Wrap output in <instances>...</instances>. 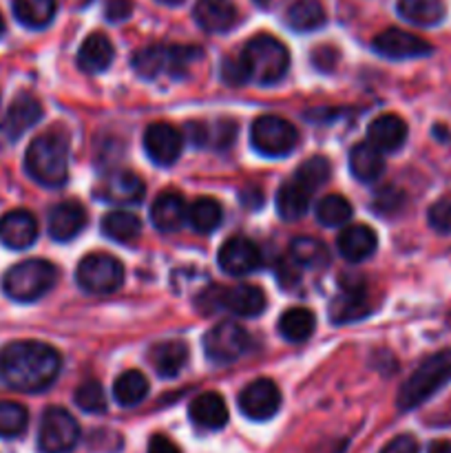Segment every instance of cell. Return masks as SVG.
<instances>
[{"label":"cell","mask_w":451,"mask_h":453,"mask_svg":"<svg viewBox=\"0 0 451 453\" xmlns=\"http://www.w3.org/2000/svg\"><path fill=\"white\" fill-rule=\"evenodd\" d=\"M314 327H317V317L308 308H290L279 319V332H281L283 339L292 341V343L310 339Z\"/></svg>","instance_id":"obj_34"},{"label":"cell","mask_w":451,"mask_h":453,"mask_svg":"<svg viewBox=\"0 0 451 453\" xmlns=\"http://www.w3.org/2000/svg\"><path fill=\"white\" fill-rule=\"evenodd\" d=\"M25 168L40 186L60 188L69 177V140L57 131L38 135L27 149Z\"/></svg>","instance_id":"obj_2"},{"label":"cell","mask_w":451,"mask_h":453,"mask_svg":"<svg viewBox=\"0 0 451 453\" xmlns=\"http://www.w3.org/2000/svg\"><path fill=\"white\" fill-rule=\"evenodd\" d=\"M57 0H13V16L29 29H44L56 16Z\"/></svg>","instance_id":"obj_32"},{"label":"cell","mask_w":451,"mask_h":453,"mask_svg":"<svg viewBox=\"0 0 451 453\" xmlns=\"http://www.w3.org/2000/svg\"><path fill=\"white\" fill-rule=\"evenodd\" d=\"M352 203L343 195H327L317 203V219L327 228H339L352 219Z\"/></svg>","instance_id":"obj_39"},{"label":"cell","mask_w":451,"mask_h":453,"mask_svg":"<svg viewBox=\"0 0 451 453\" xmlns=\"http://www.w3.org/2000/svg\"><path fill=\"white\" fill-rule=\"evenodd\" d=\"M75 405L87 411V414H104L106 396L102 385L93 379L80 383L78 389H75Z\"/></svg>","instance_id":"obj_42"},{"label":"cell","mask_w":451,"mask_h":453,"mask_svg":"<svg viewBox=\"0 0 451 453\" xmlns=\"http://www.w3.org/2000/svg\"><path fill=\"white\" fill-rule=\"evenodd\" d=\"M451 380V349H442V352L433 354V357L424 358L418 365V370L405 380V385L398 392V407L401 410H416L423 405L427 398L440 388H445Z\"/></svg>","instance_id":"obj_6"},{"label":"cell","mask_w":451,"mask_h":453,"mask_svg":"<svg viewBox=\"0 0 451 453\" xmlns=\"http://www.w3.org/2000/svg\"><path fill=\"white\" fill-rule=\"evenodd\" d=\"M250 142L252 149L256 153L265 155V157H283V155L292 153L296 149L299 133L286 118L261 115L252 122Z\"/></svg>","instance_id":"obj_9"},{"label":"cell","mask_w":451,"mask_h":453,"mask_svg":"<svg viewBox=\"0 0 451 453\" xmlns=\"http://www.w3.org/2000/svg\"><path fill=\"white\" fill-rule=\"evenodd\" d=\"M217 261H219V268L230 277H246L261 265V252L252 239L234 234L226 239L224 246L219 248Z\"/></svg>","instance_id":"obj_13"},{"label":"cell","mask_w":451,"mask_h":453,"mask_svg":"<svg viewBox=\"0 0 451 453\" xmlns=\"http://www.w3.org/2000/svg\"><path fill=\"white\" fill-rule=\"evenodd\" d=\"M29 425V414L20 403L0 401V438H18Z\"/></svg>","instance_id":"obj_40"},{"label":"cell","mask_w":451,"mask_h":453,"mask_svg":"<svg viewBox=\"0 0 451 453\" xmlns=\"http://www.w3.org/2000/svg\"><path fill=\"white\" fill-rule=\"evenodd\" d=\"M115 58L113 42L104 34L96 31L82 42L78 51V66L87 73H102L111 66Z\"/></svg>","instance_id":"obj_27"},{"label":"cell","mask_w":451,"mask_h":453,"mask_svg":"<svg viewBox=\"0 0 451 453\" xmlns=\"http://www.w3.org/2000/svg\"><path fill=\"white\" fill-rule=\"evenodd\" d=\"M427 219L436 233L451 234V195H445L429 208Z\"/></svg>","instance_id":"obj_44"},{"label":"cell","mask_w":451,"mask_h":453,"mask_svg":"<svg viewBox=\"0 0 451 453\" xmlns=\"http://www.w3.org/2000/svg\"><path fill=\"white\" fill-rule=\"evenodd\" d=\"M62 358L40 341H13L0 349V379L16 392H42L57 379Z\"/></svg>","instance_id":"obj_1"},{"label":"cell","mask_w":451,"mask_h":453,"mask_svg":"<svg viewBox=\"0 0 451 453\" xmlns=\"http://www.w3.org/2000/svg\"><path fill=\"white\" fill-rule=\"evenodd\" d=\"M149 394V379L140 370H128L118 376L113 385V396L119 405L133 407L141 403Z\"/></svg>","instance_id":"obj_37"},{"label":"cell","mask_w":451,"mask_h":453,"mask_svg":"<svg viewBox=\"0 0 451 453\" xmlns=\"http://www.w3.org/2000/svg\"><path fill=\"white\" fill-rule=\"evenodd\" d=\"M336 62H339V51L330 44H321L312 51V65L317 66L318 71H334Z\"/></svg>","instance_id":"obj_45"},{"label":"cell","mask_w":451,"mask_h":453,"mask_svg":"<svg viewBox=\"0 0 451 453\" xmlns=\"http://www.w3.org/2000/svg\"><path fill=\"white\" fill-rule=\"evenodd\" d=\"M80 442V425L62 407H49L38 429V449L42 453H69Z\"/></svg>","instance_id":"obj_10"},{"label":"cell","mask_w":451,"mask_h":453,"mask_svg":"<svg viewBox=\"0 0 451 453\" xmlns=\"http://www.w3.org/2000/svg\"><path fill=\"white\" fill-rule=\"evenodd\" d=\"M330 162H327L325 157H321V155H314V157L305 159V162L296 168L294 180L312 193V190H317L318 186H323L330 180Z\"/></svg>","instance_id":"obj_41"},{"label":"cell","mask_w":451,"mask_h":453,"mask_svg":"<svg viewBox=\"0 0 451 453\" xmlns=\"http://www.w3.org/2000/svg\"><path fill=\"white\" fill-rule=\"evenodd\" d=\"M150 363L159 376L172 379L188 363V348H186L184 341H162V343L150 348Z\"/></svg>","instance_id":"obj_28"},{"label":"cell","mask_w":451,"mask_h":453,"mask_svg":"<svg viewBox=\"0 0 451 453\" xmlns=\"http://www.w3.org/2000/svg\"><path fill=\"white\" fill-rule=\"evenodd\" d=\"M250 348V334L234 321H221L206 332L203 336V349L212 363H233L248 352Z\"/></svg>","instance_id":"obj_11"},{"label":"cell","mask_w":451,"mask_h":453,"mask_svg":"<svg viewBox=\"0 0 451 453\" xmlns=\"http://www.w3.org/2000/svg\"><path fill=\"white\" fill-rule=\"evenodd\" d=\"M131 13H133L131 0H109V3H106V18H109L111 22L126 20Z\"/></svg>","instance_id":"obj_46"},{"label":"cell","mask_w":451,"mask_h":453,"mask_svg":"<svg viewBox=\"0 0 451 453\" xmlns=\"http://www.w3.org/2000/svg\"><path fill=\"white\" fill-rule=\"evenodd\" d=\"M102 233L118 243H131L140 237L141 221L137 215L128 211H111L109 215L102 219Z\"/></svg>","instance_id":"obj_35"},{"label":"cell","mask_w":451,"mask_h":453,"mask_svg":"<svg viewBox=\"0 0 451 453\" xmlns=\"http://www.w3.org/2000/svg\"><path fill=\"white\" fill-rule=\"evenodd\" d=\"M56 281L57 268L51 261L27 259L4 273L3 292L18 303H31L47 295Z\"/></svg>","instance_id":"obj_5"},{"label":"cell","mask_w":451,"mask_h":453,"mask_svg":"<svg viewBox=\"0 0 451 453\" xmlns=\"http://www.w3.org/2000/svg\"><path fill=\"white\" fill-rule=\"evenodd\" d=\"M195 20L208 34H226L239 20V12L233 0H197Z\"/></svg>","instance_id":"obj_20"},{"label":"cell","mask_w":451,"mask_h":453,"mask_svg":"<svg viewBox=\"0 0 451 453\" xmlns=\"http://www.w3.org/2000/svg\"><path fill=\"white\" fill-rule=\"evenodd\" d=\"M325 20V9L318 0H294L286 12V22L294 31L321 29Z\"/></svg>","instance_id":"obj_33"},{"label":"cell","mask_w":451,"mask_h":453,"mask_svg":"<svg viewBox=\"0 0 451 453\" xmlns=\"http://www.w3.org/2000/svg\"><path fill=\"white\" fill-rule=\"evenodd\" d=\"M407 140V122L394 113L378 115L367 128V142L380 153H394Z\"/></svg>","instance_id":"obj_21"},{"label":"cell","mask_w":451,"mask_h":453,"mask_svg":"<svg viewBox=\"0 0 451 453\" xmlns=\"http://www.w3.org/2000/svg\"><path fill=\"white\" fill-rule=\"evenodd\" d=\"M239 410L246 418L264 423L281 410V389L270 379H256L239 394Z\"/></svg>","instance_id":"obj_12"},{"label":"cell","mask_w":451,"mask_h":453,"mask_svg":"<svg viewBox=\"0 0 451 453\" xmlns=\"http://www.w3.org/2000/svg\"><path fill=\"white\" fill-rule=\"evenodd\" d=\"M38 239V221L29 211H9L0 217V243L9 250H27Z\"/></svg>","instance_id":"obj_17"},{"label":"cell","mask_w":451,"mask_h":453,"mask_svg":"<svg viewBox=\"0 0 451 453\" xmlns=\"http://www.w3.org/2000/svg\"><path fill=\"white\" fill-rule=\"evenodd\" d=\"M398 13L418 27H433L445 18V0H398Z\"/></svg>","instance_id":"obj_31"},{"label":"cell","mask_w":451,"mask_h":453,"mask_svg":"<svg viewBox=\"0 0 451 453\" xmlns=\"http://www.w3.org/2000/svg\"><path fill=\"white\" fill-rule=\"evenodd\" d=\"M239 56L246 65L250 82L261 84V87L277 84L279 80L286 78L290 69V51L281 40L270 34H259L248 40Z\"/></svg>","instance_id":"obj_3"},{"label":"cell","mask_w":451,"mask_h":453,"mask_svg":"<svg viewBox=\"0 0 451 453\" xmlns=\"http://www.w3.org/2000/svg\"><path fill=\"white\" fill-rule=\"evenodd\" d=\"M380 453H418V442L414 436H396Z\"/></svg>","instance_id":"obj_47"},{"label":"cell","mask_w":451,"mask_h":453,"mask_svg":"<svg viewBox=\"0 0 451 453\" xmlns=\"http://www.w3.org/2000/svg\"><path fill=\"white\" fill-rule=\"evenodd\" d=\"M336 246H339L343 259H348L349 264H358V261H365L374 255L376 246H378V237H376L374 228L365 224L348 226V228L340 230Z\"/></svg>","instance_id":"obj_22"},{"label":"cell","mask_w":451,"mask_h":453,"mask_svg":"<svg viewBox=\"0 0 451 453\" xmlns=\"http://www.w3.org/2000/svg\"><path fill=\"white\" fill-rule=\"evenodd\" d=\"M370 296L367 290L358 283H343V290L336 295L330 305V319L334 323H349L363 319L370 312Z\"/></svg>","instance_id":"obj_24"},{"label":"cell","mask_w":451,"mask_h":453,"mask_svg":"<svg viewBox=\"0 0 451 453\" xmlns=\"http://www.w3.org/2000/svg\"><path fill=\"white\" fill-rule=\"evenodd\" d=\"M255 3L259 4V7H268V4H270V0H255Z\"/></svg>","instance_id":"obj_51"},{"label":"cell","mask_w":451,"mask_h":453,"mask_svg":"<svg viewBox=\"0 0 451 453\" xmlns=\"http://www.w3.org/2000/svg\"><path fill=\"white\" fill-rule=\"evenodd\" d=\"M87 211L78 199H65L49 212V234L56 242H71L87 226Z\"/></svg>","instance_id":"obj_19"},{"label":"cell","mask_w":451,"mask_h":453,"mask_svg":"<svg viewBox=\"0 0 451 453\" xmlns=\"http://www.w3.org/2000/svg\"><path fill=\"white\" fill-rule=\"evenodd\" d=\"M190 142L195 146H212V149H228L237 137V124L233 119H219V122H188L186 127Z\"/></svg>","instance_id":"obj_26"},{"label":"cell","mask_w":451,"mask_h":453,"mask_svg":"<svg viewBox=\"0 0 451 453\" xmlns=\"http://www.w3.org/2000/svg\"><path fill=\"white\" fill-rule=\"evenodd\" d=\"M146 453H181V449L171 441V438H166L164 434H157V436H153L149 441V449H146Z\"/></svg>","instance_id":"obj_48"},{"label":"cell","mask_w":451,"mask_h":453,"mask_svg":"<svg viewBox=\"0 0 451 453\" xmlns=\"http://www.w3.org/2000/svg\"><path fill=\"white\" fill-rule=\"evenodd\" d=\"M40 118H42V104H40L38 97L31 96V93H20L9 104L7 113H4L3 122H0V131H3V135L9 142H16L31 127H35Z\"/></svg>","instance_id":"obj_16"},{"label":"cell","mask_w":451,"mask_h":453,"mask_svg":"<svg viewBox=\"0 0 451 453\" xmlns=\"http://www.w3.org/2000/svg\"><path fill=\"white\" fill-rule=\"evenodd\" d=\"M290 257L292 264L301 265V268H325L327 261H330L327 248L312 237L294 239L290 243Z\"/></svg>","instance_id":"obj_38"},{"label":"cell","mask_w":451,"mask_h":453,"mask_svg":"<svg viewBox=\"0 0 451 453\" xmlns=\"http://www.w3.org/2000/svg\"><path fill=\"white\" fill-rule=\"evenodd\" d=\"M429 453H451V442L438 441L429 447Z\"/></svg>","instance_id":"obj_49"},{"label":"cell","mask_w":451,"mask_h":453,"mask_svg":"<svg viewBox=\"0 0 451 453\" xmlns=\"http://www.w3.org/2000/svg\"><path fill=\"white\" fill-rule=\"evenodd\" d=\"M4 34V18H3V13H0V35Z\"/></svg>","instance_id":"obj_52"},{"label":"cell","mask_w":451,"mask_h":453,"mask_svg":"<svg viewBox=\"0 0 451 453\" xmlns=\"http://www.w3.org/2000/svg\"><path fill=\"white\" fill-rule=\"evenodd\" d=\"M371 47H374L376 53L389 58V60H409V58L429 56L433 51V47L427 40H423L416 34H409V31L396 29V27L380 31L374 38V42H371Z\"/></svg>","instance_id":"obj_14"},{"label":"cell","mask_w":451,"mask_h":453,"mask_svg":"<svg viewBox=\"0 0 451 453\" xmlns=\"http://www.w3.org/2000/svg\"><path fill=\"white\" fill-rule=\"evenodd\" d=\"M221 219H224V208H221V203L217 199L199 197L188 206V224L197 233H215L221 226Z\"/></svg>","instance_id":"obj_36"},{"label":"cell","mask_w":451,"mask_h":453,"mask_svg":"<svg viewBox=\"0 0 451 453\" xmlns=\"http://www.w3.org/2000/svg\"><path fill=\"white\" fill-rule=\"evenodd\" d=\"M308 208H310V190L305 188V186H301L294 177L279 188L277 212L281 219L286 221L301 219V217L308 212Z\"/></svg>","instance_id":"obj_30"},{"label":"cell","mask_w":451,"mask_h":453,"mask_svg":"<svg viewBox=\"0 0 451 453\" xmlns=\"http://www.w3.org/2000/svg\"><path fill=\"white\" fill-rule=\"evenodd\" d=\"M202 58V49L188 47V44H150L133 53V69L140 78L155 80L168 75V78H181L195 60Z\"/></svg>","instance_id":"obj_4"},{"label":"cell","mask_w":451,"mask_h":453,"mask_svg":"<svg viewBox=\"0 0 451 453\" xmlns=\"http://www.w3.org/2000/svg\"><path fill=\"white\" fill-rule=\"evenodd\" d=\"M221 80L230 87H243V84L250 82V75H248V69L239 53L224 58V62H221Z\"/></svg>","instance_id":"obj_43"},{"label":"cell","mask_w":451,"mask_h":453,"mask_svg":"<svg viewBox=\"0 0 451 453\" xmlns=\"http://www.w3.org/2000/svg\"><path fill=\"white\" fill-rule=\"evenodd\" d=\"M162 4H171V7H177V4H181L184 0H159Z\"/></svg>","instance_id":"obj_50"},{"label":"cell","mask_w":451,"mask_h":453,"mask_svg":"<svg viewBox=\"0 0 451 453\" xmlns=\"http://www.w3.org/2000/svg\"><path fill=\"white\" fill-rule=\"evenodd\" d=\"M188 416L197 427L215 432V429L226 427V423H228V407H226V401L219 394L206 392L199 394V396L190 403Z\"/></svg>","instance_id":"obj_25"},{"label":"cell","mask_w":451,"mask_h":453,"mask_svg":"<svg viewBox=\"0 0 451 453\" xmlns=\"http://www.w3.org/2000/svg\"><path fill=\"white\" fill-rule=\"evenodd\" d=\"M268 301L261 288L250 286V283H239L233 288L210 286L203 290L197 299V308L202 312H230L237 317H259L265 310Z\"/></svg>","instance_id":"obj_7"},{"label":"cell","mask_w":451,"mask_h":453,"mask_svg":"<svg viewBox=\"0 0 451 453\" xmlns=\"http://www.w3.org/2000/svg\"><path fill=\"white\" fill-rule=\"evenodd\" d=\"M188 219V206L177 190H164L150 206V221L162 233H175Z\"/></svg>","instance_id":"obj_23"},{"label":"cell","mask_w":451,"mask_h":453,"mask_svg":"<svg viewBox=\"0 0 451 453\" xmlns=\"http://www.w3.org/2000/svg\"><path fill=\"white\" fill-rule=\"evenodd\" d=\"M184 149V135L172 124H150L144 133V150L157 166H171L180 159Z\"/></svg>","instance_id":"obj_15"},{"label":"cell","mask_w":451,"mask_h":453,"mask_svg":"<svg viewBox=\"0 0 451 453\" xmlns=\"http://www.w3.org/2000/svg\"><path fill=\"white\" fill-rule=\"evenodd\" d=\"M349 171L358 181H374L383 175L385 159L370 142H361L349 150Z\"/></svg>","instance_id":"obj_29"},{"label":"cell","mask_w":451,"mask_h":453,"mask_svg":"<svg viewBox=\"0 0 451 453\" xmlns=\"http://www.w3.org/2000/svg\"><path fill=\"white\" fill-rule=\"evenodd\" d=\"M146 186L133 171H115L102 181L100 197L113 206H135L144 199Z\"/></svg>","instance_id":"obj_18"},{"label":"cell","mask_w":451,"mask_h":453,"mask_svg":"<svg viewBox=\"0 0 451 453\" xmlns=\"http://www.w3.org/2000/svg\"><path fill=\"white\" fill-rule=\"evenodd\" d=\"M78 286L88 295H111L124 283V265L106 252H91L84 257L75 270Z\"/></svg>","instance_id":"obj_8"}]
</instances>
